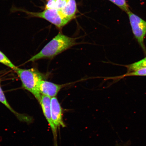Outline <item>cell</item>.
I'll use <instances>...</instances> for the list:
<instances>
[{
	"label": "cell",
	"mask_w": 146,
	"mask_h": 146,
	"mask_svg": "<svg viewBox=\"0 0 146 146\" xmlns=\"http://www.w3.org/2000/svg\"><path fill=\"white\" fill-rule=\"evenodd\" d=\"M50 98L44 95H41L40 100L39 101L41 106L44 115L48 123L53 135L55 146H57V129L56 128L52 121L51 113Z\"/></svg>",
	"instance_id": "cell-5"
},
{
	"label": "cell",
	"mask_w": 146,
	"mask_h": 146,
	"mask_svg": "<svg viewBox=\"0 0 146 146\" xmlns=\"http://www.w3.org/2000/svg\"><path fill=\"white\" fill-rule=\"evenodd\" d=\"M0 63L3 64L15 70L17 67L15 66L4 54L0 51Z\"/></svg>",
	"instance_id": "cell-14"
},
{
	"label": "cell",
	"mask_w": 146,
	"mask_h": 146,
	"mask_svg": "<svg viewBox=\"0 0 146 146\" xmlns=\"http://www.w3.org/2000/svg\"><path fill=\"white\" fill-rule=\"evenodd\" d=\"M62 110L59 101L56 97L51 99V116L53 123L56 128L65 127L63 119Z\"/></svg>",
	"instance_id": "cell-6"
},
{
	"label": "cell",
	"mask_w": 146,
	"mask_h": 146,
	"mask_svg": "<svg viewBox=\"0 0 146 146\" xmlns=\"http://www.w3.org/2000/svg\"><path fill=\"white\" fill-rule=\"evenodd\" d=\"M0 102L4 105L7 108L9 109L11 112L17 116V117L20 120H21L22 121H30L31 119L30 118H28V117L25 116H23L22 115L19 114L17 112H15L12 107L10 106L8 102H7L6 98L5 96L4 93L1 86H0Z\"/></svg>",
	"instance_id": "cell-9"
},
{
	"label": "cell",
	"mask_w": 146,
	"mask_h": 146,
	"mask_svg": "<svg viewBox=\"0 0 146 146\" xmlns=\"http://www.w3.org/2000/svg\"><path fill=\"white\" fill-rule=\"evenodd\" d=\"M133 35L138 42L146 54V48L144 39L146 35V21L130 10L127 13Z\"/></svg>",
	"instance_id": "cell-4"
},
{
	"label": "cell",
	"mask_w": 146,
	"mask_h": 146,
	"mask_svg": "<svg viewBox=\"0 0 146 146\" xmlns=\"http://www.w3.org/2000/svg\"><path fill=\"white\" fill-rule=\"evenodd\" d=\"M127 69V72L138 70L141 68H146V56L140 61L136 62L124 66Z\"/></svg>",
	"instance_id": "cell-11"
},
{
	"label": "cell",
	"mask_w": 146,
	"mask_h": 146,
	"mask_svg": "<svg viewBox=\"0 0 146 146\" xmlns=\"http://www.w3.org/2000/svg\"><path fill=\"white\" fill-rule=\"evenodd\" d=\"M67 0H47L45 9H54L61 10L65 6Z\"/></svg>",
	"instance_id": "cell-10"
},
{
	"label": "cell",
	"mask_w": 146,
	"mask_h": 146,
	"mask_svg": "<svg viewBox=\"0 0 146 146\" xmlns=\"http://www.w3.org/2000/svg\"><path fill=\"white\" fill-rule=\"evenodd\" d=\"M15 11H19L26 13L29 17L42 18L52 23L57 28L61 29L70 21L64 16L60 10L50 9H45L42 12H29L24 9L14 8Z\"/></svg>",
	"instance_id": "cell-3"
},
{
	"label": "cell",
	"mask_w": 146,
	"mask_h": 146,
	"mask_svg": "<svg viewBox=\"0 0 146 146\" xmlns=\"http://www.w3.org/2000/svg\"><path fill=\"white\" fill-rule=\"evenodd\" d=\"M60 11L63 15L69 21L74 19L77 11L76 0H67L65 7Z\"/></svg>",
	"instance_id": "cell-8"
},
{
	"label": "cell",
	"mask_w": 146,
	"mask_h": 146,
	"mask_svg": "<svg viewBox=\"0 0 146 146\" xmlns=\"http://www.w3.org/2000/svg\"><path fill=\"white\" fill-rule=\"evenodd\" d=\"M14 71L21 80L23 87L31 93L39 102L41 95L39 86L40 82L43 79L41 73L34 68L24 69L17 67Z\"/></svg>",
	"instance_id": "cell-2"
},
{
	"label": "cell",
	"mask_w": 146,
	"mask_h": 146,
	"mask_svg": "<svg viewBox=\"0 0 146 146\" xmlns=\"http://www.w3.org/2000/svg\"><path fill=\"white\" fill-rule=\"evenodd\" d=\"M111 2L114 3L122 10L127 13L129 11L128 5L126 0H108Z\"/></svg>",
	"instance_id": "cell-13"
},
{
	"label": "cell",
	"mask_w": 146,
	"mask_h": 146,
	"mask_svg": "<svg viewBox=\"0 0 146 146\" xmlns=\"http://www.w3.org/2000/svg\"><path fill=\"white\" fill-rule=\"evenodd\" d=\"M129 76H146V68L140 69L131 72H127L123 75L114 77L113 78H114V79L119 80L120 78Z\"/></svg>",
	"instance_id": "cell-12"
},
{
	"label": "cell",
	"mask_w": 146,
	"mask_h": 146,
	"mask_svg": "<svg viewBox=\"0 0 146 146\" xmlns=\"http://www.w3.org/2000/svg\"><path fill=\"white\" fill-rule=\"evenodd\" d=\"M65 86V85L56 84L43 80L40 82L39 89L42 95L52 98L56 97L61 89Z\"/></svg>",
	"instance_id": "cell-7"
},
{
	"label": "cell",
	"mask_w": 146,
	"mask_h": 146,
	"mask_svg": "<svg viewBox=\"0 0 146 146\" xmlns=\"http://www.w3.org/2000/svg\"><path fill=\"white\" fill-rule=\"evenodd\" d=\"M76 38L69 37L61 33L51 40L42 49L27 62L42 59H52L62 52L77 44Z\"/></svg>",
	"instance_id": "cell-1"
}]
</instances>
